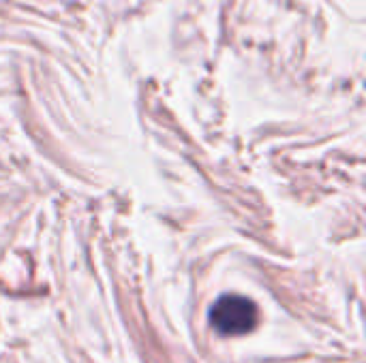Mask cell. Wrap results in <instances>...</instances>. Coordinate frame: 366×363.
Returning <instances> with one entry per match:
<instances>
[{
  "label": "cell",
  "mask_w": 366,
  "mask_h": 363,
  "mask_svg": "<svg viewBox=\"0 0 366 363\" xmlns=\"http://www.w3.org/2000/svg\"><path fill=\"white\" fill-rule=\"evenodd\" d=\"M210 323L223 336H242L255 327L257 308L249 297L223 295L210 310Z\"/></svg>",
  "instance_id": "6da1fadb"
}]
</instances>
